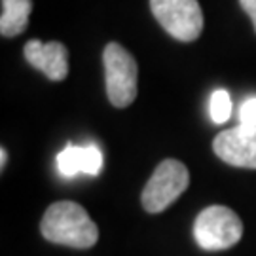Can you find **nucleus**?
Masks as SVG:
<instances>
[{"label":"nucleus","mask_w":256,"mask_h":256,"mask_svg":"<svg viewBox=\"0 0 256 256\" xmlns=\"http://www.w3.org/2000/svg\"><path fill=\"white\" fill-rule=\"evenodd\" d=\"M6 160H8V154H6V150L2 148V150H0V164H2V169H4V165H6Z\"/></svg>","instance_id":"ddd939ff"},{"label":"nucleus","mask_w":256,"mask_h":256,"mask_svg":"<svg viewBox=\"0 0 256 256\" xmlns=\"http://www.w3.org/2000/svg\"><path fill=\"white\" fill-rule=\"evenodd\" d=\"M190 173L186 165L176 160H165L156 167L144 190H142V207L148 212H162L178 196L188 188Z\"/></svg>","instance_id":"20e7f679"},{"label":"nucleus","mask_w":256,"mask_h":256,"mask_svg":"<svg viewBox=\"0 0 256 256\" xmlns=\"http://www.w3.org/2000/svg\"><path fill=\"white\" fill-rule=\"evenodd\" d=\"M104 82L108 101L116 108H126L137 97V61L124 46L112 42L104 48Z\"/></svg>","instance_id":"f03ea898"},{"label":"nucleus","mask_w":256,"mask_h":256,"mask_svg":"<svg viewBox=\"0 0 256 256\" xmlns=\"http://www.w3.org/2000/svg\"><path fill=\"white\" fill-rule=\"evenodd\" d=\"M57 171L66 176V178H72L76 174L86 173L88 169V154H86V146H68L61 150L57 154Z\"/></svg>","instance_id":"1a4fd4ad"},{"label":"nucleus","mask_w":256,"mask_h":256,"mask_svg":"<svg viewBox=\"0 0 256 256\" xmlns=\"http://www.w3.org/2000/svg\"><path fill=\"white\" fill-rule=\"evenodd\" d=\"M214 154L222 162L243 167L256 169V128L238 126L218 133L212 140Z\"/></svg>","instance_id":"423d86ee"},{"label":"nucleus","mask_w":256,"mask_h":256,"mask_svg":"<svg viewBox=\"0 0 256 256\" xmlns=\"http://www.w3.org/2000/svg\"><path fill=\"white\" fill-rule=\"evenodd\" d=\"M239 126L256 128V97H248L239 106Z\"/></svg>","instance_id":"9b49d317"},{"label":"nucleus","mask_w":256,"mask_h":256,"mask_svg":"<svg viewBox=\"0 0 256 256\" xmlns=\"http://www.w3.org/2000/svg\"><path fill=\"white\" fill-rule=\"evenodd\" d=\"M243 236V224L228 207L210 205L203 209L194 222L196 243L205 250H226Z\"/></svg>","instance_id":"7ed1b4c3"},{"label":"nucleus","mask_w":256,"mask_h":256,"mask_svg":"<svg viewBox=\"0 0 256 256\" xmlns=\"http://www.w3.org/2000/svg\"><path fill=\"white\" fill-rule=\"evenodd\" d=\"M32 12V0H2L0 32L12 38L21 34L28 25V16Z\"/></svg>","instance_id":"6e6552de"},{"label":"nucleus","mask_w":256,"mask_h":256,"mask_svg":"<svg viewBox=\"0 0 256 256\" xmlns=\"http://www.w3.org/2000/svg\"><path fill=\"white\" fill-rule=\"evenodd\" d=\"M241 8L247 12V16L252 19V25L256 28V0H239Z\"/></svg>","instance_id":"f8f14e48"},{"label":"nucleus","mask_w":256,"mask_h":256,"mask_svg":"<svg viewBox=\"0 0 256 256\" xmlns=\"http://www.w3.org/2000/svg\"><path fill=\"white\" fill-rule=\"evenodd\" d=\"M40 230L48 241L72 248H90L99 239V228L90 218L88 210L74 202L50 205Z\"/></svg>","instance_id":"f257e3e1"},{"label":"nucleus","mask_w":256,"mask_h":256,"mask_svg":"<svg viewBox=\"0 0 256 256\" xmlns=\"http://www.w3.org/2000/svg\"><path fill=\"white\" fill-rule=\"evenodd\" d=\"M27 61L54 82H61L68 74V52L61 42L30 40L25 46Z\"/></svg>","instance_id":"0eeeda50"},{"label":"nucleus","mask_w":256,"mask_h":256,"mask_svg":"<svg viewBox=\"0 0 256 256\" xmlns=\"http://www.w3.org/2000/svg\"><path fill=\"white\" fill-rule=\"evenodd\" d=\"M158 23L180 42H194L202 34L203 12L198 0H150Z\"/></svg>","instance_id":"39448f33"},{"label":"nucleus","mask_w":256,"mask_h":256,"mask_svg":"<svg viewBox=\"0 0 256 256\" xmlns=\"http://www.w3.org/2000/svg\"><path fill=\"white\" fill-rule=\"evenodd\" d=\"M209 116L214 124H226L232 116V99L226 90H216L210 95Z\"/></svg>","instance_id":"9d476101"}]
</instances>
